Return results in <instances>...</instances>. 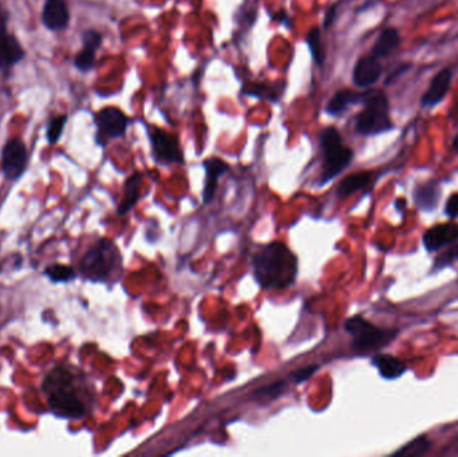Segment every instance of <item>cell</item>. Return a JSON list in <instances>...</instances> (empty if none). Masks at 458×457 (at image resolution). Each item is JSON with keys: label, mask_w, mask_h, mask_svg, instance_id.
<instances>
[{"label": "cell", "mask_w": 458, "mask_h": 457, "mask_svg": "<svg viewBox=\"0 0 458 457\" xmlns=\"http://www.w3.org/2000/svg\"><path fill=\"white\" fill-rule=\"evenodd\" d=\"M450 85H452V70L442 69L439 73H437L433 81L430 82V86L422 96V105L432 108L438 105L439 102H442V99L447 97Z\"/></svg>", "instance_id": "obj_13"}, {"label": "cell", "mask_w": 458, "mask_h": 457, "mask_svg": "<svg viewBox=\"0 0 458 457\" xmlns=\"http://www.w3.org/2000/svg\"><path fill=\"white\" fill-rule=\"evenodd\" d=\"M458 239V226L456 223H444L427 229L424 233V246L427 252H436L454 243Z\"/></svg>", "instance_id": "obj_10"}, {"label": "cell", "mask_w": 458, "mask_h": 457, "mask_svg": "<svg viewBox=\"0 0 458 457\" xmlns=\"http://www.w3.org/2000/svg\"><path fill=\"white\" fill-rule=\"evenodd\" d=\"M151 141H152L154 159L158 163H183L184 160L183 152H181L180 144L173 134L153 128L151 131Z\"/></svg>", "instance_id": "obj_9"}, {"label": "cell", "mask_w": 458, "mask_h": 457, "mask_svg": "<svg viewBox=\"0 0 458 457\" xmlns=\"http://www.w3.org/2000/svg\"><path fill=\"white\" fill-rule=\"evenodd\" d=\"M445 211H447V215L449 218L456 219L458 216V194H454L452 196L449 197L447 200V207H445Z\"/></svg>", "instance_id": "obj_30"}, {"label": "cell", "mask_w": 458, "mask_h": 457, "mask_svg": "<svg viewBox=\"0 0 458 457\" xmlns=\"http://www.w3.org/2000/svg\"><path fill=\"white\" fill-rule=\"evenodd\" d=\"M42 21L44 26L50 30H65L70 21V14L65 0H46Z\"/></svg>", "instance_id": "obj_12"}, {"label": "cell", "mask_w": 458, "mask_h": 457, "mask_svg": "<svg viewBox=\"0 0 458 457\" xmlns=\"http://www.w3.org/2000/svg\"><path fill=\"white\" fill-rule=\"evenodd\" d=\"M317 371V365H310V366H307L305 369H300V371H296L292 377H294L295 381L300 383V382H305V380H308Z\"/></svg>", "instance_id": "obj_29"}, {"label": "cell", "mask_w": 458, "mask_h": 457, "mask_svg": "<svg viewBox=\"0 0 458 457\" xmlns=\"http://www.w3.org/2000/svg\"><path fill=\"white\" fill-rule=\"evenodd\" d=\"M204 166L207 171V180H205V186H204V203L207 204L215 195L218 177H221L228 171L229 165L220 159H209L204 163Z\"/></svg>", "instance_id": "obj_16"}, {"label": "cell", "mask_w": 458, "mask_h": 457, "mask_svg": "<svg viewBox=\"0 0 458 457\" xmlns=\"http://www.w3.org/2000/svg\"><path fill=\"white\" fill-rule=\"evenodd\" d=\"M24 58V50L18 39L7 34L0 41V67H11Z\"/></svg>", "instance_id": "obj_17"}, {"label": "cell", "mask_w": 458, "mask_h": 457, "mask_svg": "<svg viewBox=\"0 0 458 457\" xmlns=\"http://www.w3.org/2000/svg\"><path fill=\"white\" fill-rule=\"evenodd\" d=\"M283 381H279L278 383H273L271 386H267V388H263L260 391H258V394H262V396H268V394H273V393H280L282 392V388H284Z\"/></svg>", "instance_id": "obj_31"}, {"label": "cell", "mask_w": 458, "mask_h": 457, "mask_svg": "<svg viewBox=\"0 0 458 457\" xmlns=\"http://www.w3.org/2000/svg\"><path fill=\"white\" fill-rule=\"evenodd\" d=\"M400 41H401V36H400V33H398L397 29H394V27L385 29V30L380 34L377 42H375L372 50H371L370 55H372V56L377 58V59L386 58V56L392 54L394 50L398 47Z\"/></svg>", "instance_id": "obj_18"}, {"label": "cell", "mask_w": 458, "mask_h": 457, "mask_svg": "<svg viewBox=\"0 0 458 457\" xmlns=\"http://www.w3.org/2000/svg\"><path fill=\"white\" fill-rule=\"evenodd\" d=\"M44 275L53 281L54 283H66L70 282L76 278V272L68 267V266H63V264H53L50 267H47L44 270Z\"/></svg>", "instance_id": "obj_23"}, {"label": "cell", "mask_w": 458, "mask_h": 457, "mask_svg": "<svg viewBox=\"0 0 458 457\" xmlns=\"http://www.w3.org/2000/svg\"><path fill=\"white\" fill-rule=\"evenodd\" d=\"M142 177L140 174H134L128 179L123 188V196L118 206V215H125L136 206L140 197V188H141Z\"/></svg>", "instance_id": "obj_19"}, {"label": "cell", "mask_w": 458, "mask_h": 457, "mask_svg": "<svg viewBox=\"0 0 458 457\" xmlns=\"http://www.w3.org/2000/svg\"><path fill=\"white\" fill-rule=\"evenodd\" d=\"M320 146L325 154L322 184H326L349 166L354 153L349 146L343 145L342 137L335 128H326L322 131Z\"/></svg>", "instance_id": "obj_5"}, {"label": "cell", "mask_w": 458, "mask_h": 457, "mask_svg": "<svg viewBox=\"0 0 458 457\" xmlns=\"http://www.w3.org/2000/svg\"><path fill=\"white\" fill-rule=\"evenodd\" d=\"M458 261V243L453 244L447 248V251H444L436 261H434V270H442L445 267H449L452 266L454 261Z\"/></svg>", "instance_id": "obj_26"}, {"label": "cell", "mask_w": 458, "mask_h": 457, "mask_svg": "<svg viewBox=\"0 0 458 457\" xmlns=\"http://www.w3.org/2000/svg\"><path fill=\"white\" fill-rule=\"evenodd\" d=\"M66 121H67L66 116H58L50 121L49 128H47V140L50 144H56L58 140L61 139L62 131L65 128Z\"/></svg>", "instance_id": "obj_27"}, {"label": "cell", "mask_w": 458, "mask_h": 457, "mask_svg": "<svg viewBox=\"0 0 458 457\" xmlns=\"http://www.w3.org/2000/svg\"><path fill=\"white\" fill-rule=\"evenodd\" d=\"M430 446H432V441L426 436H419L413 441L402 446L401 449H398L394 455L407 457L422 456L430 449Z\"/></svg>", "instance_id": "obj_22"}, {"label": "cell", "mask_w": 458, "mask_h": 457, "mask_svg": "<svg viewBox=\"0 0 458 457\" xmlns=\"http://www.w3.org/2000/svg\"><path fill=\"white\" fill-rule=\"evenodd\" d=\"M404 206H406V203H404L402 199H400V200H398V201L395 203V207L398 208V211H402V209H404Z\"/></svg>", "instance_id": "obj_34"}, {"label": "cell", "mask_w": 458, "mask_h": 457, "mask_svg": "<svg viewBox=\"0 0 458 457\" xmlns=\"http://www.w3.org/2000/svg\"><path fill=\"white\" fill-rule=\"evenodd\" d=\"M71 377L62 369H54L44 380V392L49 396L51 411L59 417L79 418L85 413V406L76 397L71 386Z\"/></svg>", "instance_id": "obj_2"}, {"label": "cell", "mask_w": 458, "mask_h": 457, "mask_svg": "<svg viewBox=\"0 0 458 457\" xmlns=\"http://www.w3.org/2000/svg\"><path fill=\"white\" fill-rule=\"evenodd\" d=\"M253 275L265 290H283L295 283L297 258L283 243L265 246L253 259Z\"/></svg>", "instance_id": "obj_1"}, {"label": "cell", "mask_w": 458, "mask_h": 457, "mask_svg": "<svg viewBox=\"0 0 458 457\" xmlns=\"http://www.w3.org/2000/svg\"><path fill=\"white\" fill-rule=\"evenodd\" d=\"M345 328L352 337V348L360 354L385 348L398 334L397 330L375 326L362 316L350 318L345 323Z\"/></svg>", "instance_id": "obj_4"}, {"label": "cell", "mask_w": 458, "mask_h": 457, "mask_svg": "<svg viewBox=\"0 0 458 457\" xmlns=\"http://www.w3.org/2000/svg\"><path fill=\"white\" fill-rule=\"evenodd\" d=\"M438 199H439V191L434 184H424L415 188V204L421 209L433 211L437 207Z\"/></svg>", "instance_id": "obj_21"}, {"label": "cell", "mask_w": 458, "mask_h": 457, "mask_svg": "<svg viewBox=\"0 0 458 457\" xmlns=\"http://www.w3.org/2000/svg\"><path fill=\"white\" fill-rule=\"evenodd\" d=\"M382 66L372 55L362 56L352 71L354 84L358 87L372 86L381 78Z\"/></svg>", "instance_id": "obj_11"}, {"label": "cell", "mask_w": 458, "mask_h": 457, "mask_svg": "<svg viewBox=\"0 0 458 457\" xmlns=\"http://www.w3.org/2000/svg\"><path fill=\"white\" fill-rule=\"evenodd\" d=\"M307 44L311 50V54L314 56L317 65H323L325 62V50L323 46L320 44V31L317 27H314L310 30L307 35Z\"/></svg>", "instance_id": "obj_24"}, {"label": "cell", "mask_w": 458, "mask_h": 457, "mask_svg": "<svg viewBox=\"0 0 458 457\" xmlns=\"http://www.w3.org/2000/svg\"><path fill=\"white\" fill-rule=\"evenodd\" d=\"M120 251L110 240H99L85 253L81 261V271L93 282H109L121 271Z\"/></svg>", "instance_id": "obj_3"}, {"label": "cell", "mask_w": 458, "mask_h": 457, "mask_svg": "<svg viewBox=\"0 0 458 457\" xmlns=\"http://www.w3.org/2000/svg\"><path fill=\"white\" fill-rule=\"evenodd\" d=\"M27 149L22 140L14 139L7 141L1 151V171L7 180L16 181L27 166Z\"/></svg>", "instance_id": "obj_7"}, {"label": "cell", "mask_w": 458, "mask_h": 457, "mask_svg": "<svg viewBox=\"0 0 458 457\" xmlns=\"http://www.w3.org/2000/svg\"><path fill=\"white\" fill-rule=\"evenodd\" d=\"M372 365L378 369L382 377L389 381L397 380L406 373L404 362L392 354H377L372 358Z\"/></svg>", "instance_id": "obj_15"}, {"label": "cell", "mask_w": 458, "mask_h": 457, "mask_svg": "<svg viewBox=\"0 0 458 457\" xmlns=\"http://www.w3.org/2000/svg\"><path fill=\"white\" fill-rule=\"evenodd\" d=\"M394 125L389 114V101L381 91H372L365 102V109L357 117V131L374 136L392 131Z\"/></svg>", "instance_id": "obj_6"}, {"label": "cell", "mask_w": 458, "mask_h": 457, "mask_svg": "<svg viewBox=\"0 0 458 457\" xmlns=\"http://www.w3.org/2000/svg\"><path fill=\"white\" fill-rule=\"evenodd\" d=\"M335 10H337V6H332V7H330V10L326 12L325 27H328L331 23L334 22V18H335Z\"/></svg>", "instance_id": "obj_32"}, {"label": "cell", "mask_w": 458, "mask_h": 457, "mask_svg": "<svg viewBox=\"0 0 458 457\" xmlns=\"http://www.w3.org/2000/svg\"><path fill=\"white\" fill-rule=\"evenodd\" d=\"M7 27H6V15L0 11V41L7 35Z\"/></svg>", "instance_id": "obj_33"}, {"label": "cell", "mask_w": 458, "mask_h": 457, "mask_svg": "<svg viewBox=\"0 0 458 457\" xmlns=\"http://www.w3.org/2000/svg\"><path fill=\"white\" fill-rule=\"evenodd\" d=\"M96 64V50L90 47H83L76 56V69L81 71H88Z\"/></svg>", "instance_id": "obj_25"}, {"label": "cell", "mask_w": 458, "mask_h": 457, "mask_svg": "<svg viewBox=\"0 0 458 457\" xmlns=\"http://www.w3.org/2000/svg\"><path fill=\"white\" fill-rule=\"evenodd\" d=\"M370 172H360V174L347 176V177L339 184V199H346V197L354 195L355 192H358V191L363 189L365 186H367V184L370 183Z\"/></svg>", "instance_id": "obj_20"}, {"label": "cell", "mask_w": 458, "mask_h": 457, "mask_svg": "<svg viewBox=\"0 0 458 457\" xmlns=\"http://www.w3.org/2000/svg\"><path fill=\"white\" fill-rule=\"evenodd\" d=\"M96 124L98 128L97 140L105 144L110 139L122 137L126 131L129 120L123 111L117 108H105L97 113Z\"/></svg>", "instance_id": "obj_8"}, {"label": "cell", "mask_w": 458, "mask_h": 457, "mask_svg": "<svg viewBox=\"0 0 458 457\" xmlns=\"http://www.w3.org/2000/svg\"><path fill=\"white\" fill-rule=\"evenodd\" d=\"M372 91H355V90H342L338 91L332 99H330V102L326 106V111L331 116H338L340 113H343L345 110L349 108L350 105H355V104H360V102H366V99L370 97Z\"/></svg>", "instance_id": "obj_14"}, {"label": "cell", "mask_w": 458, "mask_h": 457, "mask_svg": "<svg viewBox=\"0 0 458 457\" xmlns=\"http://www.w3.org/2000/svg\"><path fill=\"white\" fill-rule=\"evenodd\" d=\"M102 44V35L96 30H88L83 34V47H90L93 50H98Z\"/></svg>", "instance_id": "obj_28"}, {"label": "cell", "mask_w": 458, "mask_h": 457, "mask_svg": "<svg viewBox=\"0 0 458 457\" xmlns=\"http://www.w3.org/2000/svg\"><path fill=\"white\" fill-rule=\"evenodd\" d=\"M453 146H454L456 151H458V134L454 137V140H453Z\"/></svg>", "instance_id": "obj_35"}]
</instances>
